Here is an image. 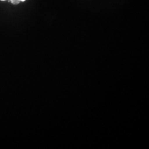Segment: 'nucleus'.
<instances>
[{
  "label": "nucleus",
  "instance_id": "nucleus-1",
  "mask_svg": "<svg viewBox=\"0 0 149 149\" xmlns=\"http://www.w3.org/2000/svg\"><path fill=\"white\" fill-rule=\"evenodd\" d=\"M10 2L12 3V4H13V5H17L20 2H21V1H20V0H10Z\"/></svg>",
  "mask_w": 149,
  "mask_h": 149
},
{
  "label": "nucleus",
  "instance_id": "nucleus-2",
  "mask_svg": "<svg viewBox=\"0 0 149 149\" xmlns=\"http://www.w3.org/2000/svg\"><path fill=\"white\" fill-rule=\"evenodd\" d=\"M20 1H25L26 0H20Z\"/></svg>",
  "mask_w": 149,
  "mask_h": 149
},
{
  "label": "nucleus",
  "instance_id": "nucleus-3",
  "mask_svg": "<svg viewBox=\"0 0 149 149\" xmlns=\"http://www.w3.org/2000/svg\"><path fill=\"white\" fill-rule=\"evenodd\" d=\"M1 1H6V0H1Z\"/></svg>",
  "mask_w": 149,
  "mask_h": 149
}]
</instances>
